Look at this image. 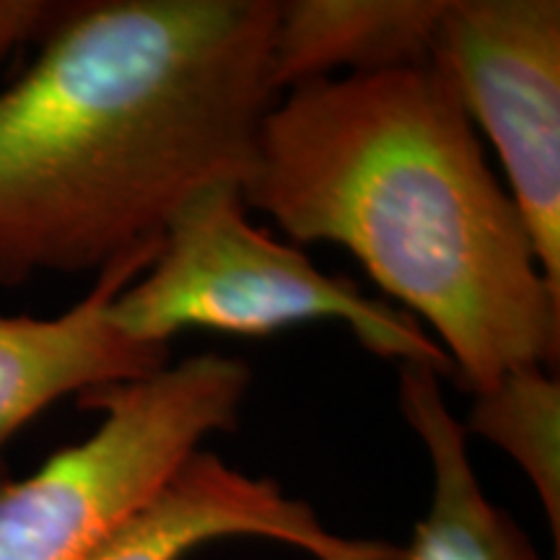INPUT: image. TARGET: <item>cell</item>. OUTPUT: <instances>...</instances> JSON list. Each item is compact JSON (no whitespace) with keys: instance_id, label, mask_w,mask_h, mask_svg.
<instances>
[{"instance_id":"obj_7","label":"cell","mask_w":560,"mask_h":560,"mask_svg":"<svg viewBox=\"0 0 560 560\" xmlns=\"http://www.w3.org/2000/svg\"><path fill=\"white\" fill-rule=\"evenodd\" d=\"M156 252L109 265L58 317L0 314V462L9 441L62 397L143 380L170 363V346H140L109 322L112 299L151 268Z\"/></svg>"},{"instance_id":"obj_8","label":"cell","mask_w":560,"mask_h":560,"mask_svg":"<svg viewBox=\"0 0 560 560\" xmlns=\"http://www.w3.org/2000/svg\"><path fill=\"white\" fill-rule=\"evenodd\" d=\"M439 380L429 366L400 363L402 416L431 459V506L408 545L374 542L366 560H542L520 524L482 493L467 431Z\"/></svg>"},{"instance_id":"obj_10","label":"cell","mask_w":560,"mask_h":560,"mask_svg":"<svg viewBox=\"0 0 560 560\" xmlns=\"http://www.w3.org/2000/svg\"><path fill=\"white\" fill-rule=\"evenodd\" d=\"M467 433L509 454L527 475L552 540H560V384L545 369H516L472 392Z\"/></svg>"},{"instance_id":"obj_5","label":"cell","mask_w":560,"mask_h":560,"mask_svg":"<svg viewBox=\"0 0 560 560\" xmlns=\"http://www.w3.org/2000/svg\"><path fill=\"white\" fill-rule=\"evenodd\" d=\"M431 66L493 143L545 278L560 291V3L444 0Z\"/></svg>"},{"instance_id":"obj_6","label":"cell","mask_w":560,"mask_h":560,"mask_svg":"<svg viewBox=\"0 0 560 560\" xmlns=\"http://www.w3.org/2000/svg\"><path fill=\"white\" fill-rule=\"evenodd\" d=\"M223 537H265L317 560H366L374 545L335 535L278 482L198 450L83 560H182Z\"/></svg>"},{"instance_id":"obj_3","label":"cell","mask_w":560,"mask_h":560,"mask_svg":"<svg viewBox=\"0 0 560 560\" xmlns=\"http://www.w3.org/2000/svg\"><path fill=\"white\" fill-rule=\"evenodd\" d=\"M109 322L140 346H170L192 327L268 335L340 322L380 359L420 363L454 380L452 361L410 314L327 276L299 247L252 226L236 182H210L182 202L151 268L112 299Z\"/></svg>"},{"instance_id":"obj_9","label":"cell","mask_w":560,"mask_h":560,"mask_svg":"<svg viewBox=\"0 0 560 560\" xmlns=\"http://www.w3.org/2000/svg\"><path fill=\"white\" fill-rule=\"evenodd\" d=\"M444 0H285L270 39L276 91L301 83L429 66Z\"/></svg>"},{"instance_id":"obj_2","label":"cell","mask_w":560,"mask_h":560,"mask_svg":"<svg viewBox=\"0 0 560 560\" xmlns=\"http://www.w3.org/2000/svg\"><path fill=\"white\" fill-rule=\"evenodd\" d=\"M242 195L293 242L346 247L431 325L470 395L558 366L560 291L431 62L289 89L260 125Z\"/></svg>"},{"instance_id":"obj_1","label":"cell","mask_w":560,"mask_h":560,"mask_svg":"<svg viewBox=\"0 0 560 560\" xmlns=\"http://www.w3.org/2000/svg\"><path fill=\"white\" fill-rule=\"evenodd\" d=\"M276 0L60 5L0 91V283L159 247L210 182L247 177L278 94Z\"/></svg>"},{"instance_id":"obj_11","label":"cell","mask_w":560,"mask_h":560,"mask_svg":"<svg viewBox=\"0 0 560 560\" xmlns=\"http://www.w3.org/2000/svg\"><path fill=\"white\" fill-rule=\"evenodd\" d=\"M58 9L60 5L32 3V0H0V62L32 37H45L58 16Z\"/></svg>"},{"instance_id":"obj_4","label":"cell","mask_w":560,"mask_h":560,"mask_svg":"<svg viewBox=\"0 0 560 560\" xmlns=\"http://www.w3.org/2000/svg\"><path fill=\"white\" fill-rule=\"evenodd\" d=\"M249 366L219 353L83 392L100 429L37 472L0 482V560H83L179 470L208 436L234 431Z\"/></svg>"}]
</instances>
